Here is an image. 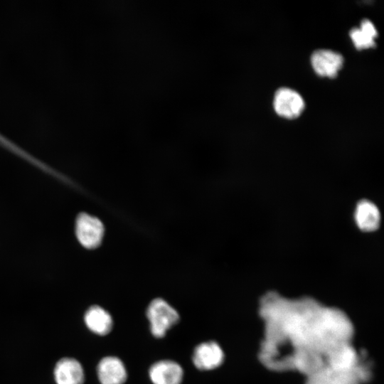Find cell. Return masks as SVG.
Wrapping results in <instances>:
<instances>
[{"label": "cell", "mask_w": 384, "mask_h": 384, "mask_svg": "<svg viewBox=\"0 0 384 384\" xmlns=\"http://www.w3.org/2000/svg\"><path fill=\"white\" fill-rule=\"evenodd\" d=\"M191 360L199 370H212L224 362L225 353L220 344L215 341H207L198 344L193 349Z\"/></svg>", "instance_id": "obj_3"}, {"label": "cell", "mask_w": 384, "mask_h": 384, "mask_svg": "<svg viewBox=\"0 0 384 384\" xmlns=\"http://www.w3.org/2000/svg\"><path fill=\"white\" fill-rule=\"evenodd\" d=\"M311 65L320 76L334 78L343 63V58L338 53L325 49L315 50L311 56Z\"/></svg>", "instance_id": "obj_8"}, {"label": "cell", "mask_w": 384, "mask_h": 384, "mask_svg": "<svg viewBox=\"0 0 384 384\" xmlns=\"http://www.w3.org/2000/svg\"><path fill=\"white\" fill-rule=\"evenodd\" d=\"M76 236L80 243L87 249L98 247L103 238L105 228L97 218L81 213L76 220Z\"/></svg>", "instance_id": "obj_4"}, {"label": "cell", "mask_w": 384, "mask_h": 384, "mask_svg": "<svg viewBox=\"0 0 384 384\" xmlns=\"http://www.w3.org/2000/svg\"><path fill=\"white\" fill-rule=\"evenodd\" d=\"M57 384H83L84 370L80 363L73 358L59 360L54 369Z\"/></svg>", "instance_id": "obj_9"}, {"label": "cell", "mask_w": 384, "mask_h": 384, "mask_svg": "<svg viewBox=\"0 0 384 384\" xmlns=\"http://www.w3.org/2000/svg\"><path fill=\"white\" fill-rule=\"evenodd\" d=\"M150 331L156 338L164 337L169 330L178 324L180 316L177 310L162 298L151 300L146 309Z\"/></svg>", "instance_id": "obj_2"}, {"label": "cell", "mask_w": 384, "mask_h": 384, "mask_svg": "<svg viewBox=\"0 0 384 384\" xmlns=\"http://www.w3.org/2000/svg\"><path fill=\"white\" fill-rule=\"evenodd\" d=\"M273 105L275 112L279 116L294 119L303 111L304 101L296 91L287 87H281L275 92Z\"/></svg>", "instance_id": "obj_6"}, {"label": "cell", "mask_w": 384, "mask_h": 384, "mask_svg": "<svg viewBox=\"0 0 384 384\" xmlns=\"http://www.w3.org/2000/svg\"><path fill=\"white\" fill-rule=\"evenodd\" d=\"M261 313L266 321V338L260 358L277 370L292 368L293 357L301 351L325 357L334 347L348 343L353 333L343 312L309 298L289 300L270 292L262 300Z\"/></svg>", "instance_id": "obj_1"}, {"label": "cell", "mask_w": 384, "mask_h": 384, "mask_svg": "<svg viewBox=\"0 0 384 384\" xmlns=\"http://www.w3.org/2000/svg\"><path fill=\"white\" fill-rule=\"evenodd\" d=\"M350 36L356 48L358 50L375 46L374 39L358 28H353Z\"/></svg>", "instance_id": "obj_12"}, {"label": "cell", "mask_w": 384, "mask_h": 384, "mask_svg": "<svg viewBox=\"0 0 384 384\" xmlns=\"http://www.w3.org/2000/svg\"><path fill=\"white\" fill-rule=\"evenodd\" d=\"M97 375L101 384H124L128 377L124 362L114 356H105L99 361Z\"/></svg>", "instance_id": "obj_7"}, {"label": "cell", "mask_w": 384, "mask_h": 384, "mask_svg": "<svg viewBox=\"0 0 384 384\" xmlns=\"http://www.w3.org/2000/svg\"><path fill=\"white\" fill-rule=\"evenodd\" d=\"M148 375L153 384H181L184 371L178 362L161 359L150 366Z\"/></svg>", "instance_id": "obj_5"}, {"label": "cell", "mask_w": 384, "mask_h": 384, "mask_svg": "<svg viewBox=\"0 0 384 384\" xmlns=\"http://www.w3.org/2000/svg\"><path fill=\"white\" fill-rule=\"evenodd\" d=\"M360 29L373 39L378 36V33L373 24L367 18L362 20Z\"/></svg>", "instance_id": "obj_13"}, {"label": "cell", "mask_w": 384, "mask_h": 384, "mask_svg": "<svg viewBox=\"0 0 384 384\" xmlns=\"http://www.w3.org/2000/svg\"><path fill=\"white\" fill-rule=\"evenodd\" d=\"M309 377L306 384H328L319 373Z\"/></svg>", "instance_id": "obj_14"}, {"label": "cell", "mask_w": 384, "mask_h": 384, "mask_svg": "<svg viewBox=\"0 0 384 384\" xmlns=\"http://www.w3.org/2000/svg\"><path fill=\"white\" fill-rule=\"evenodd\" d=\"M354 217L357 226L363 231H374L379 227V209L368 200H361L357 203Z\"/></svg>", "instance_id": "obj_11"}, {"label": "cell", "mask_w": 384, "mask_h": 384, "mask_svg": "<svg viewBox=\"0 0 384 384\" xmlns=\"http://www.w3.org/2000/svg\"><path fill=\"white\" fill-rule=\"evenodd\" d=\"M84 321L89 330L99 336L110 334L114 325L110 312L97 305H93L86 311Z\"/></svg>", "instance_id": "obj_10"}]
</instances>
